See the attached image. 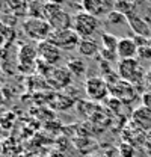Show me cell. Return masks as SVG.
Instances as JSON below:
<instances>
[{"mask_svg": "<svg viewBox=\"0 0 151 157\" xmlns=\"http://www.w3.org/2000/svg\"><path fill=\"white\" fill-rule=\"evenodd\" d=\"M21 27H23V32L27 38L33 39L37 42L45 41L52 33L50 24L42 17H29L23 21Z\"/></svg>", "mask_w": 151, "mask_h": 157, "instance_id": "obj_3", "label": "cell"}, {"mask_svg": "<svg viewBox=\"0 0 151 157\" xmlns=\"http://www.w3.org/2000/svg\"><path fill=\"white\" fill-rule=\"evenodd\" d=\"M118 59H132L137 56V45L133 38H121L116 50Z\"/></svg>", "mask_w": 151, "mask_h": 157, "instance_id": "obj_14", "label": "cell"}, {"mask_svg": "<svg viewBox=\"0 0 151 157\" xmlns=\"http://www.w3.org/2000/svg\"><path fill=\"white\" fill-rule=\"evenodd\" d=\"M118 76L119 78L126 80V82H130L132 85L137 86V85H142L145 82V70L141 67L139 60L136 58L132 59H119L118 60Z\"/></svg>", "mask_w": 151, "mask_h": 157, "instance_id": "obj_2", "label": "cell"}, {"mask_svg": "<svg viewBox=\"0 0 151 157\" xmlns=\"http://www.w3.org/2000/svg\"><path fill=\"white\" fill-rule=\"evenodd\" d=\"M18 60H20V70H33L37 68L38 60V50L37 47L26 44L21 45L18 52Z\"/></svg>", "mask_w": 151, "mask_h": 157, "instance_id": "obj_10", "label": "cell"}, {"mask_svg": "<svg viewBox=\"0 0 151 157\" xmlns=\"http://www.w3.org/2000/svg\"><path fill=\"white\" fill-rule=\"evenodd\" d=\"M37 50H38V58L41 60H44L48 65H56L57 62L62 59V50L57 48L55 44H52L48 39L41 41L37 44Z\"/></svg>", "mask_w": 151, "mask_h": 157, "instance_id": "obj_8", "label": "cell"}, {"mask_svg": "<svg viewBox=\"0 0 151 157\" xmlns=\"http://www.w3.org/2000/svg\"><path fill=\"white\" fill-rule=\"evenodd\" d=\"M100 56L103 60H106V62H112L115 59L118 58V55L115 53V52H110V50H106V48H101L100 50Z\"/></svg>", "mask_w": 151, "mask_h": 157, "instance_id": "obj_21", "label": "cell"}, {"mask_svg": "<svg viewBox=\"0 0 151 157\" xmlns=\"http://www.w3.org/2000/svg\"><path fill=\"white\" fill-rule=\"evenodd\" d=\"M48 41L52 44H55L57 48H60L62 52H71V50H76L80 44L82 38L76 33L73 29H65V30H52L50 36H48Z\"/></svg>", "mask_w": 151, "mask_h": 157, "instance_id": "obj_5", "label": "cell"}, {"mask_svg": "<svg viewBox=\"0 0 151 157\" xmlns=\"http://www.w3.org/2000/svg\"><path fill=\"white\" fill-rule=\"evenodd\" d=\"M106 21H107V24H122V23H127V17L122 12L113 9L106 15Z\"/></svg>", "mask_w": 151, "mask_h": 157, "instance_id": "obj_18", "label": "cell"}, {"mask_svg": "<svg viewBox=\"0 0 151 157\" xmlns=\"http://www.w3.org/2000/svg\"><path fill=\"white\" fill-rule=\"evenodd\" d=\"M145 83H147V85H151V71H148L147 76H145Z\"/></svg>", "mask_w": 151, "mask_h": 157, "instance_id": "obj_23", "label": "cell"}, {"mask_svg": "<svg viewBox=\"0 0 151 157\" xmlns=\"http://www.w3.org/2000/svg\"><path fill=\"white\" fill-rule=\"evenodd\" d=\"M118 44H119V39L116 38L112 33H107V32H103L101 33V45L103 48L106 50H110V52H115L118 50Z\"/></svg>", "mask_w": 151, "mask_h": 157, "instance_id": "obj_17", "label": "cell"}, {"mask_svg": "<svg viewBox=\"0 0 151 157\" xmlns=\"http://www.w3.org/2000/svg\"><path fill=\"white\" fill-rule=\"evenodd\" d=\"M42 18L45 20L52 30H65L73 27V17L62 8V5L44 3L42 5Z\"/></svg>", "mask_w": 151, "mask_h": 157, "instance_id": "obj_1", "label": "cell"}, {"mask_svg": "<svg viewBox=\"0 0 151 157\" xmlns=\"http://www.w3.org/2000/svg\"><path fill=\"white\" fill-rule=\"evenodd\" d=\"M147 135L145 132H142L141 128H137L136 125H133L132 122H129L127 128H124L122 132V137H124V142H129L132 144L133 147H145L147 144Z\"/></svg>", "mask_w": 151, "mask_h": 157, "instance_id": "obj_12", "label": "cell"}, {"mask_svg": "<svg viewBox=\"0 0 151 157\" xmlns=\"http://www.w3.org/2000/svg\"><path fill=\"white\" fill-rule=\"evenodd\" d=\"M73 80V74L70 73L68 68H53L52 73L45 77V82L47 85H50L53 89H62L65 86H68Z\"/></svg>", "mask_w": 151, "mask_h": 157, "instance_id": "obj_9", "label": "cell"}, {"mask_svg": "<svg viewBox=\"0 0 151 157\" xmlns=\"http://www.w3.org/2000/svg\"><path fill=\"white\" fill-rule=\"evenodd\" d=\"M85 92L86 97L92 101H106L110 97V89L104 77H88L85 82Z\"/></svg>", "mask_w": 151, "mask_h": 157, "instance_id": "obj_6", "label": "cell"}, {"mask_svg": "<svg viewBox=\"0 0 151 157\" xmlns=\"http://www.w3.org/2000/svg\"><path fill=\"white\" fill-rule=\"evenodd\" d=\"M130 122L133 125H136L137 128H141L142 132H151V109L150 107H145V106H141L137 109H134L132 112V118H130Z\"/></svg>", "mask_w": 151, "mask_h": 157, "instance_id": "obj_11", "label": "cell"}, {"mask_svg": "<svg viewBox=\"0 0 151 157\" xmlns=\"http://www.w3.org/2000/svg\"><path fill=\"white\" fill-rule=\"evenodd\" d=\"M137 58L142 60H151V45H144L137 48Z\"/></svg>", "mask_w": 151, "mask_h": 157, "instance_id": "obj_20", "label": "cell"}, {"mask_svg": "<svg viewBox=\"0 0 151 157\" xmlns=\"http://www.w3.org/2000/svg\"><path fill=\"white\" fill-rule=\"evenodd\" d=\"M98 24H100V21L97 17L83 11V12H77L73 17V27L71 29L82 39H88L97 32Z\"/></svg>", "mask_w": 151, "mask_h": 157, "instance_id": "obj_4", "label": "cell"}, {"mask_svg": "<svg viewBox=\"0 0 151 157\" xmlns=\"http://www.w3.org/2000/svg\"><path fill=\"white\" fill-rule=\"evenodd\" d=\"M118 153L121 157H136V147L129 142H121L118 147Z\"/></svg>", "mask_w": 151, "mask_h": 157, "instance_id": "obj_19", "label": "cell"}, {"mask_svg": "<svg viewBox=\"0 0 151 157\" xmlns=\"http://www.w3.org/2000/svg\"><path fill=\"white\" fill-rule=\"evenodd\" d=\"M141 101H142V106L150 107L151 109V91H145V92H142V95H141Z\"/></svg>", "mask_w": 151, "mask_h": 157, "instance_id": "obj_22", "label": "cell"}, {"mask_svg": "<svg viewBox=\"0 0 151 157\" xmlns=\"http://www.w3.org/2000/svg\"><path fill=\"white\" fill-rule=\"evenodd\" d=\"M109 89H110V97L118 98L124 104H132L133 101L136 100V97H137L136 86L132 85L130 82L122 80V78H119L118 82L109 85Z\"/></svg>", "mask_w": 151, "mask_h": 157, "instance_id": "obj_7", "label": "cell"}, {"mask_svg": "<svg viewBox=\"0 0 151 157\" xmlns=\"http://www.w3.org/2000/svg\"><path fill=\"white\" fill-rule=\"evenodd\" d=\"M77 50H79L80 56H83V58H97L100 55V50L101 48H100V45H98L97 41L88 38V39H82L80 41Z\"/></svg>", "mask_w": 151, "mask_h": 157, "instance_id": "obj_15", "label": "cell"}, {"mask_svg": "<svg viewBox=\"0 0 151 157\" xmlns=\"http://www.w3.org/2000/svg\"><path fill=\"white\" fill-rule=\"evenodd\" d=\"M65 0H48V3H55V5H62Z\"/></svg>", "mask_w": 151, "mask_h": 157, "instance_id": "obj_24", "label": "cell"}, {"mask_svg": "<svg viewBox=\"0 0 151 157\" xmlns=\"http://www.w3.org/2000/svg\"><path fill=\"white\" fill-rule=\"evenodd\" d=\"M67 68H68L70 73L74 74V76H82V74L86 73V63H85L83 59H80V58L70 59L68 63H67Z\"/></svg>", "mask_w": 151, "mask_h": 157, "instance_id": "obj_16", "label": "cell"}, {"mask_svg": "<svg viewBox=\"0 0 151 157\" xmlns=\"http://www.w3.org/2000/svg\"><path fill=\"white\" fill-rule=\"evenodd\" d=\"M3 103H5V97H3V94L0 92V106H3Z\"/></svg>", "mask_w": 151, "mask_h": 157, "instance_id": "obj_25", "label": "cell"}, {"mask_svg": "<svg viewBox=\"0 0 151 157\" xmlns=\"http://www.w3.org/2000/svg\"><path fill=\"white\" fill-rule=\"evenodd\" d=\"M86 157H101V156H97V154H88Z\"/></svg>", "mask_w": 151, "mask_h": 157, "instance_id": "obj_26", "label": "cell"}, {"mask_svg": "<svg viewBox=\"0 0 151 157\" xmlns=\"http://www.w3.org/2000/svg\"><path fill=\"white\" fill-rule=\"evenodd\" d=\"M127 24L133 30L134 35H141V36H145V38L151 36V29L148 26V23L142 17H139L137 14H130L127 17Z\"/></svg>", "mask_w": 151, "mask_h": 157, "instance_id": "obj_13", "label": "cell"}]
</instances>
